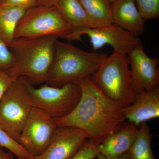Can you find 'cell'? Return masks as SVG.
I'll return each mask as SVG.
<instances>
[{"label":"cell","instance_id":"16","mask_svg":"<svg viewBox=\"0 0 159 159\" xmlns=\"http://www.w3.org/2000/svg\"><path fill=\"white\" fill-rule=\"evenodd\" d=\"M86 12L89 29L113 24L111 3L109 0H80Z\"/></svg>","mask_w":159,"mask_h":159},{"label":"cell","instance_id":"5","mask_svg":"<svg viewBox=\"0 0 159 159\" xmlns=\"http://www.w3.org/2000/svg\"><path fill=\"white\" fill-rule=\"evenodd\" d=\"M46 36L75 41L74 29L56 6H38L26 10L18 25L15 39Z\"/></svg>","mask_w":159,"mask_h":159},{"label":"cell","instance_id":"22","mask_svg":"<svg viewBox=\"0 0 159 159\" xmlns=\"http://www.w3.org/2000/svg\"><path fill=\"white\" fill-rule=\"evenodd\" d=\"M14 63V57L10 48L0 40V71L6 72Z\"/></svg>","mask_w":159,"mask_h":159},{"label":"cell","instance_id":"15","mask_svg":"<svg viewBox=\"0 0 159 159\" xmlns=\"http://www.w3.org/2000/svg\"><path fill=\"white\" fill-rule=\"evenodd\" d=\"M56 7L74 29L75 41L81 40V32L89 27L86 12L80 0H59Z\"/></svg>","mask_w":159,"mask_h":159},{"label":"cell","instance_id":"25","mask_svg":"<svg viewBox=\"0 0 159 159\" xmlns=\"http://www.w3.org/2000/svg\"><path fill=\"white\" fill-rule=\"evenodd\" d=\"M39 6H56L59 0H36Z\"/></svg>","mask_w":159,"mask_h":159},{"label":"cell","instance_id":"19","mask_svg":"<svg viewBox=\"0 0 159 159\" xmlns=\"http://www.w3.org/2000/svg\"><path fill=\"white\" fill-rule=\"evenodd\" d=\"M0 146L8 149L18 157H31L20 145L9 136L0 125Z\"/></svg>","mask_w":159,"mask_h":159},{"label":"cell","instance_id":"3","mask_svg":"<svg viewBox=\"0 0 159 159\" xmlns=\"http://www.w3.org/2000/svg\"><path fill=\"white\" fill-rule=\"evenodd\" d=\"M106 56L102 53L83 51L58 40L54 61L46 82L55 87L77 83L84 78L92 77Z\"/></svg>","mask_w":159,"mask_h":159},{"label":"cell","instance_id":"23","mask_svg":"<svg viewBox=\"0 0 159 159\" xmlns=\"http://www.w3.org/2000/svg\"><path fill=\"white\" fill-rule=\"evenodd\" d=\"M38 6L36 0H0V6H11L27 9Z\"/></svg>","mask_w":159,"mask_h":159},{"label":"cell","instance_id":"7","mask_svg":"<svg viewBox=\"0 0 159 159\" xmlns=\"http://www.w3.org/2000/svg\"><path fill=\"white\" fill-rule=\"evenodd\" d=\"M32 107L25 78H16L0 100V125L18 143Z\"/></svg>","mask_w":159,"mask_h":159},{"label":"cell","instance_id":"17","mask_svg":"<svg viewBox=\"0 0 159 159\" xmlns=\"http://www.w3.org/2000/svg\"><path fill=\"white\" fill-rule=\"evenodd\" d=\"M26 10L20 7L0 6V40L10 48L16 30Z\"/></svg>","mask_w":159,"mask_h":159},{"label":"cell","instance_id":"26","mask_svg":"<svg viewBox=\"0 0 159 159\" xmlns=\"http://www.w3.org/2000/svg\"><path fill=\"white\" fill-rule=\"evenodd\" d=\"M13 155L11 152L6 151L3 147L0 146V159H14Z\"/></svg>","mask_w":159,"mask_h":159},{"label":"cell","instance_id":"2","mask_svg":"<svg viewBox=\"0 0 159 159\" xmlns=\"http://www.w3.org/2000/svg\"><path fill=\"white\" fill-rule=\"evenodd\" d=\"M58 38L55 36L15 39L10 47L14 63L6 73L24 77L32 84L47 82Z\"/></svg>","mask_w":159,"mask_h":159},{"label":"cell","instance_id":"8","mask_svg":"<svg viewBox=\"0 0 159 159\" xmlns=\"http://www.w3.org/2000/svg\"><path fill=\"white\" fill-rule=\"evenodd\" d=\"M57 126L55 119L33 107L23 126L19 144L31 157L39 156L50 145Z\"/></svg>","mask_w":159,"mask_h":159},{"label":"cell","instance_id":"4","mask_svg":"<svg viewBox=\"0 0 159 159\" xmlns=\"http://www.w3.org/2000/svg\"><path fill=\"white\" fill-rule=\"evenodd\" d=\"M129 61L127 54L114 52L106 56L91 77L102 93L122 107L135 98L132 88Z\"/></svg>","mask_w":159,"mask_h":159},{"label":"cell","instance_id":"6","mask_svg":"<svg viewBox=\"0 0 159 159\" xmlns=\"http://www.w3.org/2000/svg\"><path fill=\"white\" fill-rule=\"evenodd\" d=\"M25 79L32 106L55 119L70 114L80 99L81 91L79 84L76 83L60 87L44 85L36 88Z\"/></svg>","mask_w":159,"mask_h":159},{"label":"cell","instance_id":"13","mask_svg":"<svg viewBox=\"0 0 159 159\" xmlns=\"http://www.w3.org/2000/svg\"><path fill=\"white\" fill-rule=\"evenodd\" d=\"M113 24L139 37L145 31V20L134 0H116L111 3Z\"/></svg>","mask_w":159,"mask_h":159},{"label":"cell","instance_id":"27","mask_svg":"<svg viewBox=\"0 0 159 159\" xmlns=\"http://www.w3.org/2000/svg\"><path fill=\"white\" fill-rule=\"evenodd\" d=\"M96 159H132L131 158L130 154L129 152H126L124 154L122 155L121 156L118 157L114 158H110L106 157L103 156L101 154L99 153L97 156Z\"/></svg>","mask_w":159,"mask_h":159},{"label":"cell","instance_id":"10","mask_svg":"<svg viewBox=\"0 0 159 159\" xmlns=\"http://www.w3.org/2000/svg\"><path fill=\"white\" fill-rule=\"evenodd\" d=\"M82 35L88 36L95 51L108 45L112 48L114 52L127 55L133 49L142 44L139 37L114 24L97 29H86L81 32Z\"/></svg>","mask_w":159,"mask_h":159},{"label":"cell","instance_id":"29","mask_svg":"<svg viewBox=\"0 0 159 159\" xmlns=\"http://www.w3.org/2000/svg\"><path fill=\"white\" fill-rule=\"evenodd\" d=\"M111 2V3H112L113 2H114V1H116V0H109Z\"/></svg>","mask_w":159,"mask_h":159},{"label":"cell","instance_id":"12","mask_svg":"<svg viewBox=\"0 0 159 159\" xmlns=\"http://www.w3.org/2000/svg\"><path fill=\"white\" fill-rule=\"evenodd\" d=\"M125 120L139 126L152 119L159 117V89L137 94L131 103L123 107Z\"/></svg>","mask_w":159,"mask_h":159},{"label":"cell","instance_id":"1","mask_svg":"<svg viewBox=\"0 0 159 159\" xmlns=\"http://www.w3.org/2000/svg\"><path fill=\"white\" fill-rule=\"evenodd\" d=\"M77 84L81 91L79 102L68 115L55 119L56 123L58 126L78 129L89 140L101 144L124 125L123 107L106 97L91 77Z\"/></svg>","mask_w":159,"mask_h":159},{"label":"cell","instance_id":"18","mask_svg":"<svg viewBox=\"0 0 159 159\" xmlns=\"http://www.w3.org/2000/svg\"><path fill=\"white\" fill-rule=\"evenodd\" d=\"M152 134L146 122L139 125L136 138L129 154L132 159H156L151 145Z\"/></svg>","mask_w":159,"mask_h":159},{"label":"cell","instance_id":"11","mask_svg":"<svg viewBox=\"0 0 159 159\" xmlns=\"http://www.w3.org/2000/svg\"><path fill=\"white\" fill-rule=\"evenodd\" d=\"M88 139L80 129L70 126H57L48 148L34 159H71Z\"/></svg>","mask_w":159,"mask_h":159},{"label":"cell","instance_id":"9","mask_svg":"<svg viewBox=\"0 0 159 159\" xmlns=\"http://www.w3.org/2000/svg\"><path fill=\"white\" fill-rule=\"evenodd\" d=\"M127 55L131 67L132 88L136 95L159 87L158 58L149 57L142 44Z\"/></svg>","mask_w":159,"mask_h":159},{"label":"cell","instance_id":"24","mask_svg":"<svg viewBox=\"0 0 159 159\" xmlns=\"http://www.w3.org/2000/svg\"><path fill=\"white\" fill-rule=\"evenodd\" d=\"M16 78L10 77L6 72L0 71V100Z\"/></svg>","mask_w":159,"mask_h":159},{"label":"cell","instance_id":"20","mask_svg":"<svg viewBox=\"0 0 159 159\" xmlns=\"http://www.w3.org/2000/svg\"><path fill=\"white\" fill-rule=\"evenodd\" d=\"M137 7L145 20L159 17V0H134Z\"/></svg>","mask_w":159,"mask_h":159},{"label":"cell","instance_id":"28","mask_svg":"<svg viewBox=\"0 0 159 159\" xmlns=\"http://www.w3.org/2000/svg\"><path fill=\"white\" fill-rule=\"evenodd\" d=\"M17 159H34L33 157H18Z\"/></svg>","mask_w":159,"mask_h":159},{"label":"cell","instance_id":"14","mask_svg":"<svg viewBox=\"0 0 159 159\" xmlns=\"http://www.w3.org/2000/svg\"><path fill=\"white\" fill-rule=\"evenodd\" d=\"M139 126L129 122L99 145V152L103 156L114 158L129 152L136 138Z\"/></svg>","mask_w":159,"mask_h":159},{"label":"cell","instance_id":"21","mask_svg":"<svg viewBox=\"0 0 159 159\" xmlns=\"http://www.w3.org/2000/svg\"><path fill=\"white\" fill-rule=\"evenodd\" d=\"M99 145L87 139L71 159H95L99 153Z\"/></svg>","mask_w":159,"mask_h":159}]
</instances>
